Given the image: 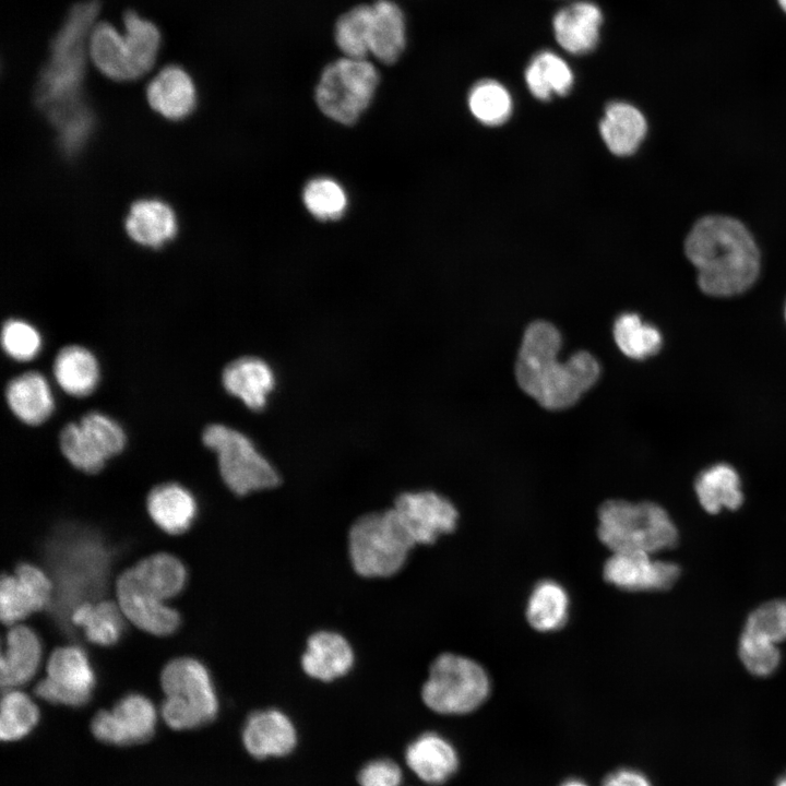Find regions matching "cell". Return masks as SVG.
Wrapping results in <instances>:
<instances>
[{
    "label": "cell",
    "mask_w": 786,
    "mask_h": 786,
    "mask_svg": "<svg viewBox=\"0 0 786 786\" xmlns=\"http://www.w3.org/2000/svg\"><path fill=\"white\" fill-rule=\"evenodd\" d=\"M561 333L552 323L533 321L524 331L515 361L519 386L549 410L576 404L600 376L598 360L586 350L561 361Z\"/></svg>",
    "instance_id": "1"
},
{
    "label": "cell",
    "mask_w": 786,
    "mask_h": 786,
    "mask_svg": "<svg viewBox=\"0 0 786 786\" xmlns=\"http://www.w3.org/2000/svg\"><path fill=\"white\" fill-rule=\"evenodd\" d=\"M684 252L698 271L703 293L729 297L747 290L760 272L757 243L739 221L724 215L699 219L684 241Z\"/></svg>",
    "instance_id": "2"
},
{
    "label": "cell",
    "mask_w": 786,
    "mask_h": 786,
    "mask_svg": "<svg viewBox=\"0 0 786 786\" xmlns=\"http://www.w3.org/2000/svg\"><path fill=\"white\" fill-rule=\"evenodd\" d=\"M98 10L96 1L76 4L52 39L49 60L38 83L37 102L55 126L85 108L79 93Z\"/></svg>",
    "instance_id": "3"
},
{
    "label": "cell",
    "mask_w": 786,
    "mask_h": 786,
    "mask_svg": "<svg viewBox=\"0 0 786 786\" xmlns=\"http://www.w3.org/2000/svg\"><path fill=\"white\" fill-rule=\"evenodd\" d=\"M46 552L56 581V597L51 603L67 629L75 607L102 596L110 552L96 534L73 527L61 528L51 536Z\"/></svg>",
    "instance_id": "4"
},
{
    "label": "cell",
    "mask_w": 786,
    "mask_h": 786,
    "mask_svg": "<svg viewBox=\"0 0 786 786\" xmlns=\"http://www.w3.org/2000/svg\"><path fill=\"white\" fill-rule=\"evenodd\" d=\"M124 31L119 32L107 22L94 25L88 40V56L106 76L134 80L154 64L160 44L157 27L133 11L123 16Z\"/></svg>",
    "instance_id": "5"
},
{
    "label": "cell",
    "mask_w": 786,
    "mask_h": 786,
    "mask_svg": "<svg viewBox=\"0 0 786 786\" xmlns=\"http://www.w3.org/2000/svg\"><path fill=\"white\" fill-rule=\"evenodd\" d=\"M597 534L611 552L643 551L654 555L674 548L678 543V531L668 513L648 501H605L598 510Z\"/></svg>",
    "instance_id": "6"
},
{
    "label": "cell",
    "mask_w": 786,
    "mask_h": 786,
    "mask_svg": "<svg viewBox=\"0 0 786 786\" xmlns=\"http://www.w3.org/2000/svg\"><path fill=\"white\" fill-rule=\"evenodd\" d=\"M415 545L393 508L360 516L348 535L353 568L367 577L395 574Z\"/></svg>",
    "instance_id": "7"
},
{
    "label": "cell",
    "mask_w": 786,
    "mask_h": 786,
    "mask_svg": "<svg viewBox=\"0 0 786 786\" xmlns=\"http://www.w3.org/2000/svg\"><path fill=\"white\" fill-rule=\"evenodd\" d=\"M201 441L215 454L219 476L235 495L246 496L279 484L277 469L242 431L211 422L203 428Z\"/></svg>",
    "instance_id": "8"
},
{
    "label": "cell",
    "mask_w": 786,
    "mask_h": 786,
    "mask_svg": "<svg viewBox=\"0 0 786 786\" xmlns=\"http://www.w3.org/2000/svg\"><path fill=\"white\" fill-rule=\"evenodd\" d=\"M490 681L486 670L471 658L445 653L430 666L421 689L424 703L439 714H465L488 696Z\"/></svg>",
    "instance_id": "9"
},
{
    "label": "cell",
    "mask_w": 786,
    "mask_h": 786,
    "mask_svg": "<svg viewBox=\"0 0 786 786\" xmlns=\"http://www.w3.org/2000/svg\"><path fill=\"white\" fill-rule=\"evenodd\" d=\"M378 83V70L367 58L343 56L322 71L315 102L330 119L353 124L369 106Z\"/></svg>",
    "instance_id": "10"
},
{
    "label": "cell",
    "mask_w": 786,
    "mask_h": 786,
    "mask_svg": "<svg viewBox=\"0 0 786 786\" xmlns=\"http://www.w3.org/2000/svg\"><path fill=\"white\" fill-rule=\"evenodd\" d=\"M95 687V674L84 651L78 646L56 648L47 662V677L35 693L50 703L84 705Z\"/></svg>",
    "instance_id": "11"
},
{
    "label": "cell",
    "mask_w": 786,
    "mask_h": 786,
    "mask_svg": "<svg viewBox=\"0 0 786 786\" xmlns=\"http://www.w3.org/2000/svg\"><path fill=\"white\" fill-rule=\"evenodd\" d=\"M160 682L166 698L194 713L203 724L213 720L218 700L206 667L191 657H178L163 669Z\"/></svg>",
    "instance_id": "12"
},
{
    "label": "cell",
    "mask_w": 786,
    "mask_h": 786,
    "mask_svg": "<svg viewBox=\"0 0 786 786\" xmlns=\"http://www.w3.org/2000/svg\"><path fill=\"white\" fill-rule=\"evenodd\" d=\"M393 509L416 545L432 544L451 533L458 517L454 504L431 490L403 492Z\"/></svg>",
    "instance_id": "13"
},
{
    "label": "cell",
    "mask_w": 786,
    "mask_h": 786,
    "mask_svg": "<svg viewBox=\"0 0 786 786\" xmlns=\"http://www.w3.org/2000/svg\"><path fill=\"white\" fill-rule=\"evenodd\" d=\"M156 710L146 696L130 693L118 701L111 711L95 714L91 728L100 741L131 745L146 741L155 730Z\"/></svg>",
    "instance_id": "14"
},
{
    "label": "cell",
    "mask_w": 786,
    "mask_h": 786,
    "mask_svg": "<svg viewBox=\"0 0 786 786\" xmlns=\"http://www.w3.org/2000/svg\"><path fill=\"white\" fill-rule=\"evenodd\" d=\"M605 580L624 591H665L680 575V568L669 561L656 560L643 551H619L606 560Z\"/></svg>",
    "instance_id": "15"
},
{
    "label": "cell",
    "mask_w": 786,
    "mask_h": 786,
    "mask_svg": "<svg viewBox=\"0 0 786 786\" xmlns=\"http://www.w3.org/2000/svg\"><path fill=\"white\" fill-rule=\"evenodd\" d=\"M53 583L34 564L22 562L14 575L3 574L0 581V617L11 626L39 611L52 600Z\"/></svg>",
    "instance_id": "16"
},
{
    "label": "cell",
    "mask_w": 786,
    "mask_h": 786,
    "mask_svg": "<svg viewBox=\"0 0 786 786\" xmlns=\"http://www.w3.org/2000/svg\"><path fill=\"white\" fill-rule=\"evenodd\" d=\"M116 591L123 615L138 628L155 635H168L178 629V611L145 591L131 569L118 577Z\"/></svg>",
    "instance_id": "17"
},
{
    "label": "cell",
    "mask_w": 786,
    "mask_h": 786,
    "mask_svg": "<svg viewBox=\"0 0 786 786\" xmlns=\"http://www.w3.org/2000/svg\"><path fill=\"white\" fill-rule=\"evenodd\" d=\"M241 737L248 753L260 760L286 757L297 745L294 723L275 708L253 712L243 725Z\"/></svg>",
    "instance_id": "18"
},
{
    "label": "cell",
    "mask_w": 786,
    "mask_h": 786,
    "mask_svg": "<svg viewBox=\"0 0 786 786\" xmlns=\"http://www.w3.org/2000/svg\"><path fill=\"white\" fill-rule=\"evenodd\" d=\"M224 390L251 410H262L276 385L272 367L262 358L241 356L222 370Z\"/></svg>",
    "instance_id": "19"
},
{
    "label": "cell",
    "mask_w": 786,
    "mask_h": 786,
    "mask_svg": "<svg viewBox=\"0 0 786 786\" xmlns=\"http://www.w3.org/2000/svg\"><path fill=\"white\" fill-rule=\"evenodd\" d=\"M4 398L12 415L29 427L45 424L56 407L50 383L37 370H27L11 378L4 389Z\"/></svg>",
    "instance_id": "20"
},
{
    "label": "cell",
    "mask_w": 786,
    "mask_h": 786,
    "mask_svg": "<svg viewBox=\"0 0 786 786\" xmlns=\"http://www.w3.org/2000/svg\"><path fill=\"white\" fill-rule=\"evenodd\" d=\"M603 13L591 1H576L560 9L552 19L557 43L568 52L584 55L592 51L599 39Z\"/></svg>",
    "instance_id": "21"
},
{
    "label": "cell",
    "mask_w": 786,
    "mask_h": 786,
    "mask_svg": "<svg viewBox=\"0 0 786 786\" xmlns=\"http://www.w3.org/2000/svg\"><path fill=\"white\" fill-rule=\"evenodd\" d=\"M146 509L152 521L165 533L187 532L198 513L193 493L177 481L155 485L147 493Z\"/></svg>",
    "instance_id": "22"
},
{
    "label": "cell",
    "mask_w": 786,
    "mask_h": 786,
    "mask_svg": "<svg viewBox=\"0 0 786 786\" xmlns=\"http://www.w3.org/2000/svg\"><path fill=\"white\" fill-rule=\"evenodd\" d=\"M52 376L59 389L75 398L87 397L100 381V365L96 355L81 344L59 348L52 361Z\"/></svg>",
    "instance_id": "23"
},
{
    "label": "cell",
    "mask_w": 786,
    "mask_h": 786,
    "mask_svg": "<svg viewBox=\"0 0 786 786\" xmlns=\"http://www.w3.org/2000/svg\"><path fill=\"white\" fill-rule=\"evenodd\" d=\"M404 755L408 769L429 785L446 782L458 763L453 746L436 733H425L410 741Z\"/></svg>",
    "instance_id": "24"
},
{
    "label": "cell",
    "mask_w": 786,
    "mask_h": 786,
    "mask_svg": "<svg viewBox=\"0 0 786 786\" xmlns=\"http://www.w3.org/2000/svg\"><path fill=\"white\" fill-rule=\"evenodd\" d=\"M354 664L348 641L333 631H318L307 641L301 667L311 678L332 681L346 675Z\"/></svg>",
    "instance_id": "25"
},
{
    "label": "cell",
    "mask_w": 786,
    "mask_h": 786,
    "mask_svg": "<svg viewBox=\"0 0 786 786\" xmlns=\"http://www.w3.org/2000/svg\"><path fill=\"white\" fill-rule=\"evenodd\" d=\"M41 657V645L35 632L25 626L11 628L5 635L0 660V681L3 688H14L29 681Z\"/></svg>",
    "instance_id": "26"
},
{
    "label": "cell",
    "mask_w": 786,
    "mask_h": 786,
    "mask_svg": "<svg viewBox=\"0 0 786 786\" xmlns=\"http://www.w3.org/2000/svg\"><path fill=\"white\" fill-rule=\"evenodd\" d=\"M152 108L165 118L180 120L195 105V88L189 74L177 66L162 69L146 91Z\"/></svg>",
    "instance_id": "27"
},
{
    "label": "cell",
    "mask_w": 786,
    "mask_h": 786,
    "mask_svg": "<svg viewBox=\"0 0 786 786\" xmlns=\"http://www.w3.org/2000/svg\"><path fill=\"white\" fill-rule=\"evenodd\" d=\"M370 5V55L383 63H394L406 46L404 13L392 0H377Z\"/></svg>",
    "instance_id": "28"
},
{
    "label": "cell",
    "mask_w": 786,
    "mask_h": 786,
    "mask_svg": "<svg viewBox=\"0 0 786 786\" xmlns=\"http://www.w3.org/2000/svg\"><path fill=\"white\" fill-rule=\"evenodd\" d=\"M646 120L634 106L623 102L607 105L599 132L611 153L618 156L636 151L646 133Z\"/></svg>",
    "instance_id": "29"
},
{
    "label": "cell",
    "mask_w": 786,
    "mask_h": 786,
    "mask_svg": "<svg viewBox=\"0 0 786 786\" xmlns=\"http://www.w3.org/2000/svg\"><path fill=\"white\" fill-rule=\"evenodd\" d=\"M126 229L138 243L158 248L174 238L177 230L176 216L159 200H141L132 205Z\"/></svg>",
    "instance_id": "30"
},
{
    "label": "cell",
    "mask_w": 786,
    "mask_h": 786,
    "mask_svg": "<svg viewBox=\"0 0 786 786\" xmlns=\"http://www.w3.org/2000/svg\"><path fill=\"white\" fill-rule=\"evenodd\" d=\"M694 490L700 504L711 513L722 509L736 510L743 500L740 478L728 464H715L701 472L695 480Z\"/></svg>",
    "instance_id": "31"
},
{
    "label": "cell",
    "mask_w": 786,
    "mask_h": 786,
    "mask_svg": "<svg viewBox=\"0 0 786 786\" xmlns=\"http://www.w3.org/2000/svg\"><path fill=\"white\" fill-rule=\"evenodd\" d=\"M122 614L121 608L109 600L85 602L72 611L70 626L81 628L90 642L111 646L124 630Z\"/></svg>",
    "instance_id": "32"
},
{
    "label": "cell",
    "mask_w": 786,
    "mask_h": 786,
    "mask_svg": "<svg viewBox=\"0 0 786 786\" xmlns=\"http://www.w3.org/2000/svg\"><path fill=\"white\" fill-rule=\"evenodd\" d=\"M131 571L140 585L160 600L178 595L187 581L183 563L165 552L144 558Z\"/></svg>",
    "instance_id": "33"
},
{
    "label": "cell",
    "mask_w": 786,
    "mask_h": 786,
    "mask_svg": "<svg viewBox=\"0 0 786 786\" xmlns=\"http://www.w3.org/2000/svg\"><path fill=\"white\" fill-rule=\"evenodd\" d=\"M525 82L536 98L549 100L553 95L569 93L573 85V73L560 56L541 50L533 56L526 67Z\"/></svg>",
    "instance_id": "34"
},
{
    "label": "cell",
    "mask_w": 786,
    "mask_h": 786,
    "mask_svg": "<svg viewBox=\"0 0 786 786\" xmlns=\"http://www.w3.org/2000/svg\"><path fill=\"white\" fill-rule=\"evenodd\" d=\"M569 614V597L557 582L545 580L536 584L526 605V619L537 631L549 632L560 629Z\"/></svg>",
    "instance_id": "35"
},
{
    "label": "cell",
    "mask_w": 786,
    "mask_h": 786,
    "mask_svg": "<svg viewBox=\"0 0 786 786\" xmlns=\"http://www.w3.org/2000/svg\"><path fill=\"white\" fill-rule=\"evenodd\" d=\"M612 336L620 352L636 360L654 356L663 345L659 330L632 312L622 313L616 319Z\"/></svg>",
    "instance_id": "36"
},
{
    "label": "cell",
    "mask_w": 786,
    "mask_h": 786,
    "mask_svg": "<svg viewBox=\"0 0 786 786\" xmlns=\"http://www.w3.org/2000/svg\"><path fill=\"white\" fill-rule=\"evenodd\" d=\"M371 5L359 4L342 14L334 28V39L345 57L370 55Z\"/></svg>",
    "instance_id": "37"
},
{
    "label": "cell",
    "mask_w": 786,
    "mask_h": 786,
    "mask_svg": "<svg viewBox=\"0 0 786 786\" xmlns=\"http://www.w3.org/2000/svg\"><path fill=\"white\" fill-rule=\"evenodd\" d=\"M468 107L473 116L488 126L508 120L512 111V98L508 90L490 79L478 81L469 91Z\"/></svg>",
    "instance_id": "38"
},
{
    "label": "cell",
    "mask_w": 786,
    "mask_h": 786,
    "mask_svg": "<svg viewBox=\"0 0 786 786\" xmlns=\"http://www.w3.org/2000/svg\"><path fill=\"white\" fill-rule=\"evenodd\" d=\"M39 711L25 693L8 689L1 699L0 737L14 741L26 736L37 724Z\"/></svg>",
    "instance_id": "39"
},
{
    "label": "cell",
    "mask_w": 786,
    "mask_h": 786,
    "mask_svg": "<svg viewBox=\"0 0 786 786\" xmlns=\"http://www.w3.org/2000/svg\"><path fill=\"white\" fill-rule=\"evenodd\" d=\"M58 445L66 461L84 474H97L107 463L91 443L79 421H69L62 426L58 434Z\"/></svg>",
    "instance_id": "40"
},
{
    "label": "cell",
    "mask_w": 786,
    "mask_h": 786,
    "mask_svg": "<svg viewBox=\"0 0 786 786\" xmlns=\"http://www.w3.org/2000/svg\"><path fill=\"white\" fill-rule=\"evenodd\" d=\"M82 430L108 461L123 452L128 437L119 421L100 410H90L78 420Z\"/></svg>",
    "instance_id": "41"
},
{
    "label": "cell",
    "mask_w": 786,
    "mask_h": 786,
    "mask_svg": "<svg viewBox=\"0 0 786 786\" xmlns=\"http://www.w3.org/2000/svg\"><path fill=\"white\" fill-rule=\"evenodd\" d=\"M307 210L318 219L340 218L347 206V196L340 183L327 177L310 180L302 192Z\"/></svg>",
    "instance_id": "42"
},
{
    "label": "cell",
    "mask_w": 786,
    "mask_h": 786,
    "mask_svg": "<svg viewBox=\"0 0 786 786\" xmlns=\"http://www.w3.org/2000/svg\"><path fill=\"white\" fill-rule=\"evenodd\" d=\"M1 347L16 362L35 359L43 348V336L35 324L21 318H9L1 327Z\"/></svg>",
    "instance_id": "43"
},
{
    "label": "cell",
    "mask_w": 786,
    "mask_h": 786,
    "mask_svg": "<svg viewBox=\"0 0 786 786\" xmlns=\"http://www.w3.org/2000/svg\"><path fill=\"white\" fill-rule=\"evenodd\" d=\"M742 634L772 645L786 641V599L771 600L754 609Z\"/></svg>",
    "instance_id": "44"
},
{
    "label": "cell",
    "mask_w": 786,
    "mask_h": 786,
    "mask_svg": "<svg viewBox=\"0 0 786 786\" xmlns=\"http://www.w3.org/2000/svg\"><path fill=\"white\" fill-rule=\"evenodd\" d=\"M739 656L746 669L752 675L764 677L776 670L781 660L777 645H772L741 634Z\"/></svg>",
    "instance_id": "45"
},
{
    "label": "cell",
    "mask_w": 786,
    "mask_h": 786,
    "mask_svg": "<svg viewBox=\"0 0 786 786\" xmlns=\"http://www.w3.org/2000/svg\"><path fill=\"white\" fill-rule=\"evenodd\" d=\"M359 786H406L401 766L391 759L368 762L358 774Z\"/></svg>",
    "instance_id": "46"
},
{
    "label": "cell",
    "mask_w": 786,
    "mask_h": 786,
    "mask_svg": "<svg viewBox=\"0 0 786 786\" xmlns=\"http://www.w3.org/2000/svg\"><path fill=\"white\" fill-rule=\"evenodd\" d=\"M604 786H651L648 781L636 771L620 770L609 775Z\"/></svg>",
    "instance_id": "47"
},
{
    "label": "cell",
    "mask_w": 786,
    "mask_h": 786,
    "mask_svg": "<svg viewBox=\"0 0 786 786\" xmlns=\"http://www.w3.org/2000/svg\"><path fill=\"white\" fill-rule=\"evenodd\" d=\"M562 786H586V785L584 783H582L581 781L572 779V781L564 783Z\"/></svg>",
    "instance_id": "48"
},
{
    "label": "cell",
    "mask_w": 786,
    "mask_h": 786,
    "mask_svg": "<svg viewBox=\"0 0 786 786\" xmlns=\"http://www.w3.org/2000/svg\"><path fill=\"white\" fill-rule=\"evenodd\" d=\"M779 8L786 13V0H777Z\"/></svg>",
    "instance_id": "49"
},
{
    "label": "cell",
    "mask_w": 786,
    "mask_h": 786,
    "mask_svg": "<svg viewBox=\"0 0 786 786\" xmlns=\"http://www.w3.org/2000/svg\"><path fill=\"white\" fill-rule=\"evenodd\" d=\"M777 786H786V775L778 781Z\"/></svg>",
    "instance_id": "50"
},
{
    "label": "cell",
    "mask_w": 786,
    "mask_h": 786,
    "mask_svg": "<svg viewBox=\"0 0 786 786\" xmlns=\"http://www.w3.org/2000/svg\"><path fill=\"white\" fill-rule=\"evenodd\" d=\"M785 319H786V306H785Z\"/></svg>",
    "instance_id": "51"
}]
</instances>
